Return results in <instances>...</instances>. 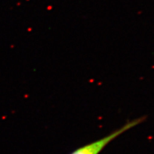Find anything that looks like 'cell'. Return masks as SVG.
I'll list each match as a JSON object with an SVG mask.
<instances>
[{"mask_svg": "<svg viewBox=\"0 0 154 154\" xmlns=\"http://www.w3.org/2000/svg\"><path fill=\"white\" fill-rule=\"evenodd\" d=\"M143 118H139L132 121L128 122L123 126L116 130L113 132L110 133L98 140H96L91 143L87 144L80 148H76L69 154H100L103 149L113 140L119 136L120 135L127 132L128 130L137 126L139 123L143 122Z\"/></svg>", "mask_w": 154, "mask_h": 154, "instance_id": "obj_1", "label": "cell"}]
</instances>
